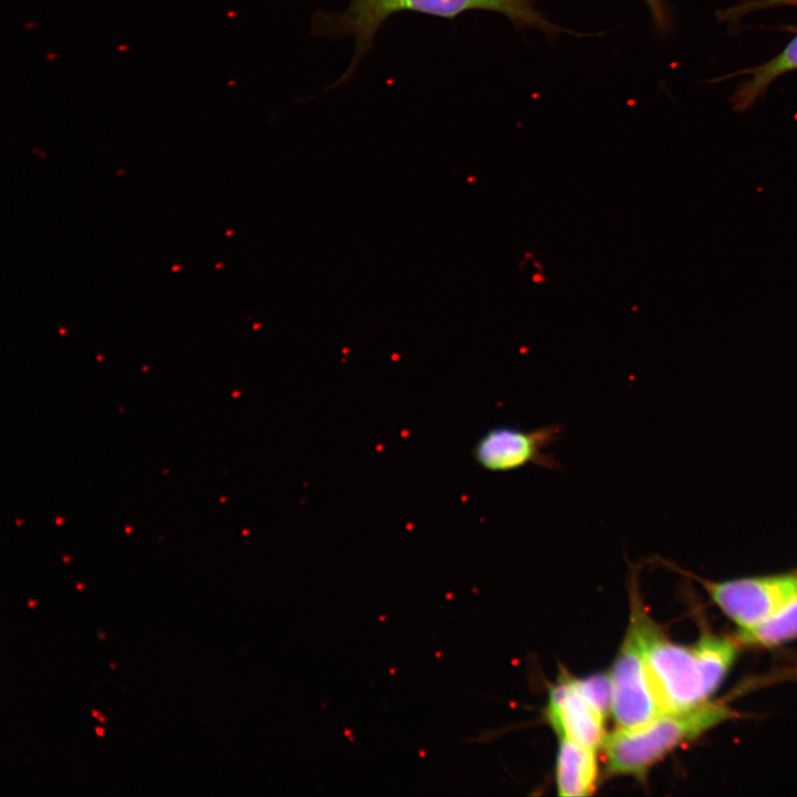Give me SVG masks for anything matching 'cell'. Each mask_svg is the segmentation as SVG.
<instances>
[{"instance_id":"cell-14","label":"cell","mask_w":797,"mask_h":797,"mask_svg":"<svg viewBox=\"0 0 797 797\" xmlns=\"http://www.w3.org/2000/svg\"><path fill=\"white\" fill-rule=\"evenodd\" d=\"M27 604L30 609H34L38 604V600L29 598Z\"/></svg>"},{"instance_id":"cell-4","label":"cell","mask_w":797,"mask_h":797,"mask_svg":"<svg viewBox=\"0 0 797 797\" xmlns=\"http://www.w3.org/2000/svg\"><path fill=\"white\" fill-rule=\"evenodd\" d=\"M697 580L739 629L764 621L797 594V571L726 581Z\"/></svg>"},{"instance_id":"cell-19","label":"cell","mask_w":797,"mask_h":797,"mask_svg":"<svg viewBox=\"0 0 797 797\" xmlns=\"http://www.w3.org/2000/svg\"><path fill=\"white\" fill-rule=\"evenodd\" d=\"M100 723H105L106 718L105 716L100 715L99 718Z\"/></svg>"},{"instance_id":"cell-17","label":"cell","mask_w":797,"mask_h":797,"mask_svg":"<svg viewBox=\"0 0 797 797\" xmlns=\"http://www.w3.org/2000/svg\"><path fill=\"white\" fill-rule=\"evenodd\" d=\"M83 587H84V583H82V582H77V583H76V589H77L79 591H82Z\"/></svg>"},{"instance_id":"cell-6","label":"cell","mask_w":797,"mask_h":797,"mask_svg":"<svg viewBox=\"0 0 797 797\" xmlns=\"http://www.w3.org/2000/svg\"><path fill=\"white\" fill-rule=\"evenodd\" d=\"M562 428L558 424L525 431L499 425L488 429L473 447V457L484 469L505 473L527 465L549 469L559 468V463L549 453L558 441Z\"/></svg>"},{"instance_id":"cell-8","label":"cell","mask_w":797,"mask_h":797,"mask_svg":"<svg viewBox=\"0 0 797 797\" xmlns=\"http://www.w3.org/2000/svg\"><path fill=\"white\" fill-rule=\"evenodd\" d=\"M594 751L560 738L556 763V784L560 796L579 797L593 793L598 778Z\"/></svg>"},{"instance_id":"cell-20","label":"cell","mask_w":797,"mask_h":797,"mask_svg":"<svg viewBox=\"0 0 797 797\" xmlns=\"http://www.w3.org/2000/svg\"><path fill=\"white\" fill-rule=\"evenodd\" d=\"M110 666H111L112 669H115V667H116V663L111 662V663H110Z\"/></svg>"},{"instance_id":"cell-18","label":"cell","mask_w":797,"mask_h":797,"mask_svg":"<svg viewBox=\"0 0 797 797\" xmlns=\"http://www.w3.org/2000/svg\"><path fill=\"white\" fill-rule=\"evenodd\" d=\"M97 635L100 636L101 640H105L106 634L104 632L100 631L97 633Z\"/></svg>"},{"instance_id":"cell-3","label":"cell","mask_w":797,"mask_h":797,"mask_svg":"<svg viewBox=\"0 0 797 797\" xmlns=\"http://www.w3.org/2000/svg\"><path fill=\"white\" fill-rule=\"evenodd\" d=\"M630 623L638 633L650 682L664 713L684 712L710 700L715 691L695 644L672 642L638 602Z\"/></svg>"},{"instance_id":"cell-5","label":"cell","mask_w":797,"mask_h":797,"mask_svg":"<svg viewBox=\"0 0 797 797\" xmlns=\"http://www.w3.org/2000/svg\"><path fill=\"white\" fill-rule=\"evenodd\" d=\"M610 677L611 712L618 727H638L664 714L650 682L638 633L631 623Z\"/></svg>"},{"instance_id":"cell-16","label":"cell","mask_w":797,"mask_h":797,"mask_svg":"<svg viewBox=\"0 0 797 797\" xmlns=\"http://www.w3.org/2000/svg\"><path fill=\"white\" fill-rule=\"evenodd\" d=\"M91 714H92V716H93L94 718H99V716L101 715L100 712L96 711V710H92V711H91Z\"/></svg>"},{"instance_id":"cell-12","label":"cell","mask_w":797,"mask_h":797,"mask_svg":"<svg viewBox=\"0 0 797 797\" xmlns=\"http://www.w3.org/2000/svg\"><path fill=\"white\" fill-rule=\"evenodd\" d=\"M783 6H797V0H753L741 3L731 9L724 10L720 18L723 20H736L749 12L783 7Z\"/></svg>"},{"instance_id":"cell-9","label":"cell","mask_w":797,"mask_h":797,"mask_svg":"<svg viewBox=\"0 0 797 797\" xmlns=\"http://www.w3.org/2000/svg\"><path fill=\"white\" fill-rule=\"evenodd\" d=\"M797 70V34L785 49L770 61L741 73L751 74L736 90L732 101L735 110L745 111L762 96L778 76Z\"/></svg>"},{"instance_id":"cell-13","label":"cell","mask_w":797,"mask_h":797,"mask_svg":"<svg viewBox=\"0 0 797 797\" xmlns=\"http://www.w3.org/2000/svg\"><path fill=\"white\" fill-rule=\"evenodd\" d=\"M645 2L648 3L658 25L663 27L665 24V14L661 0H645Z\"/></svg>"},{"instance_id":"cell-11","label":"cell","mask_w":797,"mask_h":797,"mask_svg":"<svg viewBox=\"0 0 797 797\" xmlns=\"http://www.w3.org/2000/svg\"><path fill=\"white\" fill-rule=\"evenodd\" d=\"M584 697L601 713L607 715L611 710L612 683L610 674L596 673L587 677L575 679Z\"/></svg>"},{"instance_id":"cell-10","label":"cell","mask_w":797,"mask_h":797,"mask_svg":"<svg viewBox=\"0 0 797 797\" xmlns=\"http://www.w3.org/2000/svg\"><path fill=\"white\" fill-rule=\"evenodd\" d=\"M797 638V594L764 621L739 629L738 645L773 648Z\"/></svg>"},{"instance_id":"cell-2","label":"cell","mask_w":797,"mask_h":797,"mask_svg":"<svg viewBox=\"0 0 797 797\" xmlns=\"http://www.w3.org/2000/svg\"><path fill=\"white\" fill-rule=\"evenodd\" d=\"M735 715L724 701L708 700L684 712L664 713L638 727H618L602 744L605 773L643 779L651 767L674 748Z\"/></svg>"},{"instance_id":"cell-15","label":"cell","mask_w":797,"mask_h":797,"mask_svg":"<svg viewBox=\"0 0 797 797\" xmlns=\"http://www.w3.org/2000/svg\"><path fill=\"white\" fill-rule=\"evenodd\" d=\"M95 733H96V735H97L99 737H103V736H104V728L101 727V726H96V727H95Z\"/></svg>"},{"instance_id":"cell-1","label":"cell","mask_w":797,"mask_h":797,"mask_svg":"<svg viewBox=\"0 0 797 797\" xmlns=\"http://www.w3.org/2000/svg\"><path fill=\"white\" fill-rule=\"evenodd\" d=\"M469 10L494 11L525 27L546 32L557 31L530 0H351L342 12L318 11L312 20V32L330 38L350 35L354 39L353 60L342 76L343 81H348L371 49L377 30L393 14L407 11L453 19Z\"/></svg>"},{"instance_id":"cell-7","label":"cell","mask_w":797,"mask_h":797,"mask_svg":"<svg viewBox=\"0 0 797 797\" xmlns=\"http://www.w3.org/2000/svg\"><path fill=\"white\" fill-rule=\"evenodd\" d=\"M604 717L580 692L575 679L563 676L550 689L547 718L560 738L597 749L607 736Z\"/></svg>"}]
</instances>
